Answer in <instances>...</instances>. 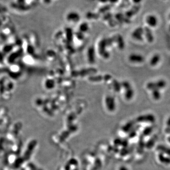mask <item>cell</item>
Listing matches in <instances>:
<instances>
[{
  "label": "cell",
  "instance_id": "cell-1",
  "mask_svg": "<svg viewBox=\"0 0 170 170\" xmlns=\"http://www.w3.org/2000/svg\"><path fill=\"white\" fill-rule=\"evenodd\" d=\"M66 18L69 22L75 23L80 21V16L78 12L75 11H69L66 15Z\"/></svg>",
  "mask_w": 170,
  "mask_h": 170
},
{
  "label": "cell",
  "instance_id": "cell-2",
  "mask_svg": "<svg viewBox=\"0 0 170 170\" xmlns=\"http://www.w3.org/2000/svg\"><path fill=\"white\" fill-rule=\"evenodd\" d=\"M158 159L160 162L162 164L165 165H170V156H169L159 153L158 156Z\"/></svg>",
  "mask_w": 170,
  "mask_h": 170
},
{
  "label": "cell",
  "instance_id": "cell-3",
  "mask_svg": "<svg viewBox=\"0 0 170 170\" xmlns=\"http://www.w3.org/2000/svg\"><path fill=\"white\" fill-rule=\"evenodd\" d=\"M156 149L159 153L170 156V148L162 145H160L157 146Z\"/></svg>",
  "mask_w": 170,
  "mask_h": 170
},
{
  "label": "cell",
  "instance_id": "cell-4",
  "mask_svg": "<svg viewBox=\"0 0 170 170\" xmlns=\"http://www.w3.org/2000/svg\"><path fill=\"white\" fill-rule=\"evenodd\" d=\"M146 21L149 26H152V27H154L157 25V20L156 17L154 18L153 16H148L147 17Z\"/></svg>",
  "mask_w": 170,
  "mask_h": 170
},
{
  "label": "cell",
  "instance_id": "cell-5",
  "mask_svg": "<svg viewBox=\"0 0 170 170\" xmlns=\"http://www.w3.org/2000/svg\"><path fill=\"white\" fill-rule=\"evenodd\" d=\"M157 89H156L155 91H154L153 92V97L154 99L158 100L161 97V94L159 91H156Z\"/></svg>",
  "mask_w": 170,
  "mask_h": 170
},
{
  "label": "cell",
  "instance_id": "cell-6",
  "mask_svg": "<svg viewBox=\"0 0 170 170\" xmlns=\"http://www.w3.org/2000/svg\"><path fill=\"white\" fill-rule=\"evenodd\" d=\"M152 131H153V128L152 127H147L144 131V133L145 135L147 136V135H150L152 133Z\"/></svg>",
  "mask_w": 170,
  "mask_h": 170
},
{
  "label": "cell",
  "instance_id": "cell-7",
  "mask_svg": "<svg viewBox=\"0 0 170 170\" xmlns=\"http://www.w3.org/2000/svg\"><path fill=\"white\" fill-rule=\"evenodd\" d=\"M160 57L158 55H156L152 58V61L151 62V64L154 65V64H156L159 61Z\"/></svg>",
  "mask_w": 170,
  "mask_h": 170
},
{
  "label": "cell",
  "instance_id": "cell-8",
  "mask_svg": "<svg viewBox=\"0 0 170 170\" xmlns=\"http://www.w3.org/2000/svg\"><path fill=\"white\" fill-rule=\"evenodd\" d=\"M154 139H150L148 142V148H152L153 146L154 145Z\"/></svg>",
  "mask_w": 170,
  "mask_h": 170
},
{
  "label": "cell",
  "instance_id": "cell-9",
  "mask_svg": "<svg viewBox=\"0 0 170 170\" xmlns=\"http://www.w3.org/2000/svg\"><path fill=\"white\" fill-rule=\"evenodd\" d=\"M165 131L166 133L170 134V127H167V128L165 129Z\"/></svg>",
  "mask_w": 170,
  "mask_h": 170
},
{
  "label": "cell",
  "instance_id": "cell-10",
  "mask_svg": "<svg viewBox=\"0 0 170 170\" xmlns=\"http://www.w3.org/2000/svg\"><path fill=\"white\" fill-rule=\"evenodd\" d=\"M166 124L167 125V127H170V117L168 119Z\"/></svg>",
  "mask_w": 170,
  "mask_h": 170
},
{
  "label": "cell",
  "instance_id": "cell-11",
  "mask_svg": "<svg viewBox=\"0 0 170 170\" xmlns=\"http://www.w3.org/2000/svg\"><path fill=\"white\" fill-rule=\"evenodd\" d=\"M168 141L169 142L170 144V136H169V137H168Z\"/></svg>",
  "mask_w": 170,
  "mask_h": 170
}]
</instances>
